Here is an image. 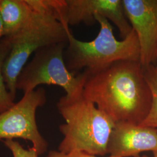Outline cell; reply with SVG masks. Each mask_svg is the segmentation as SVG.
<instances>
[{
    "label": "cell",
    "mask_w": 157,
    "mask_h": 157,
    "mask_svg": "<svg viewBox=\"0 0 157 157\" xmlns=\"http://www.w3.org/2000/svg\"><path fill=\"white\" fill-rule=\"evenodd\" d=\"M85 72L82 95L86 99L115 123L140 125L144 121L151 108L152 94L139 61H119Z\"/></svg>",
    "instance_id": "1"
},
{
    "label": "cell",
    "mask_w": 157,
    "mask_h": 157,
    "mask_svg": "<svg viewBox=\"0 0 157 157\" xmlns=\"http://www.w3.org/2000/svg\"><path fill=\"white\" fill-rule=\"evenodd\" d=\"M65 123L59 126L63 138L58 151H81L98 157L108 154L107 147L115 122L86 99L82 93L62 96L56 104Z\"/></svg>",
    "instance_id": "2"
},
{
    "label": "cell",
    "mask_w": 157,
    "mask_h": 157,
    "mask_svg": "<svg viewBox=\"0 0 157 157\" xmlns=\"http://www.w3.org/2000/svg\"><path fill=\"white\" fill-rule=\"evenodd\" d=\"M95 20L100 29L93 40L82 41L75 38L72 32L69 34L63 59L69 71L76 73L84 69L92 73L119 61H139V42L133 29L127 37L119 41L108 19L98 15Z\"/></svg>",
    "instance_id": "3"
},
{
    "label": "cell",
    "mask_w": 157,
    "mask_h": 157,
    "mask_svg": "<svg viewBox=\"0 0 157 157\" xmlns=\"http://www.w3.org/2000/svg\"><path fill=\"white\" fill-rule=\"evenodd\" d=\"M31 7L32 14L22 28L16 33L2 38L11 45L4 64L3 75L8 90L15 98L17 78L30 56L45 46L67 43L71 33L69 26L53 14Z\"/></svg>",
    "instance_id": "4"
},
{
    "label": "cell",
    "mask_w": 157,
    "mask_h": 157,
    "mask_svg": "<svg viewBox=\"0 0 157 157\" xmlns=\"http://www.w3.org/2000/svg\"><path fill=\"white\" fill-rule=\"evenodd\" d=\"M67 43H60L40 48L30 62L23 67L17 80V90L25 93L42 84L62 87L67 96L81 94L87 77L85 72L76 73L67 69L63 52Z\"/></svg>",
    "instance_id": "5"
},
{
    "label": "cell",
    "mask_w": 157,
    "mask_h": 157,
    "mask_svg": "<svg viewBox=\"0 0 157 157\" xmlns=\"http://www.w3.org/2000/svg\"><path fill=\"white\" fill-rule=\"evenodd\" d=\"M46 101L45 90L40 87L25 93L18 102L0 113V140L22 139L30 141L39 155L45 153L48 143L40 133L36 113Z\"/></svg>",
    "instance_id": "6"
},
{
    "label": "cell",
    "mask_w": 157,
    "mask_h": 157,
    "mask_svg": "<svg viewBox=\"0 0 157 157\" xmlns=\"http://www.w3.org/2000/svg\"><path fill=\"white\" fill-rule=\"evenodd\" d=\"M124 11L140 45L143 68L157 61V0H122Z\"/></svg>",
    "instance_id": "7"
},
{
    "label": "cell",
    "mask_w": 157,
    "mask_h": 157,
    "mask_svg": "<svg viewBox=\"0 0 157 157\" xmlns=\"http://www.w3.org/2000/svg\"><path fill=\"white\" fill-rule=\"evenodd\" d=\"M98 15L111 21L122 39L132 30L124 13L122 0H65V20L69 26L80 23L93 25Z\"/></svg>",
    "instance_id": "8"
},
{
    "label": "cell",
    "mask_w": 157,
    "mask_h": 157,
    "mask_svg": "<svg viewBox=\"0 0 157 157\" xmlns=\"http://www.w3.org/2000/svg\"><path fill=\"white\" fill-rule=\"evenodd\" d=\"M157 152V129L128 122H117L107 147L109 156L139 157L141 152Z\"/></svg>",
    "instance_id": "9"
},
{
    "label": "cell",
    "mask_w": 157,
    "mask_h": 157,
    "mask_svg": "<svg viewBox=\"0 0 157 157\" xmlns=\"http://www.w3.org/2000/svg\"><path fill=\"white\" fill-rule=\"evenodd\" d=\"M32 12L28 0H0V16L4 26V37L18 32Z\"/></svg>",
    "instance_id": "10"
},
{
    "label": "cell",
    "mask_w": 157,
    "mask_h": 157,
    "mask_svg": "<svg viewBox=\"0 0 157 157\" xmlns=\"http://www.w3.org/2000/svg\"><path fill=\"white\" fill-rule=\"evenodd\" d=\"M11 50V45L4 39L0 41V113L12 107L15 97L8 91L3 75V67Z\"/></svg>",
    "instance_id": "11"
},
{
    "label": "cell",
    "mask_w": 157,
    "mask_h": 157,
    "mask_svg": "<svg viewBox=\"0 0 157 157\" xmlns=\"http://www.w3.org/2000/svg\"><path fill=\"white\" fill-rule=\"evenodd\" d=\"M144 75L152 94V103L150 112L140 126L157 129V71L154 64L143 68Z\"/></svg>",
    "instance_id": "12"
},
{
    "label": "cell",
    "mask_w": 157,
    "mask_h": 157,
    "mask_svg": "<svg viewBox=\"0 0 157 157\" xmlns=\"http://www.w3.org/2000/svg\"><path fill=\"white\" fill-rule=\"evenodd\" d=\"M4 144L11 152L13 157H39V155L33 147L28 150L25 149L17 141L6 140H4Z\"/></svg>",
    "instance_id": "13"
},
{
    "label": "cell",
    "mask_w": 157,
    "mask_h": 157,
    "mask_svg": "<svg viewBox=\"0 0 157 157\" xmlns=\"http://www.w3.org/2000/svg\"><path fill=\"white\" fill-rule=\"evenodd\" d=\"M45 157H98L95 155H92L81 151H72L70 152H63L59 151H50L48 153Z\"/></svg>",
    "instance_id": "14"
},
{
    "label": "cell",
    "mask_w": 157,
    "mask_h": 157,
    "mask_svg": "<svg viewBox=\"0 0 157 157\" xmlns=\"http://www.w3.org/2000/svg\"><path fill=\"white\" fill-rule=\"evenodd\" d=\"M4 37V26L0 16V41Z\"/></svg>",
    "instance_id": "15"
},
{
    "label": "cell",
    "mask_w": 157,
    "mask_h": 157,
    "mask_svg": "<svg viewBox=\"0 0 157 157\" xmlns=\"http://www.w3.org/2000/svg\"><path fill=\"white\" fill-rule=\"evenodd\" d=\"M153 154V157H157V152H153L152 153ZM143 157H147V156H143Z\"/></svg>",
    "instance_id": "16"
},
{
    "label": "cell",
    "mask_w": 157,
    "mask_h": 157,
    "mask_svg": "<svg viewBox=\"0 0 157 157\" xmlns=\"http://www.w3.org/2000/svg\"><path fill=\"white\" fill-rule=\"evenodd\" d=\"M154 67H155V70H156V71H157V64H156V65H154Z\"/></svg>",
    "instance_id": "17"
}]
</instances>
